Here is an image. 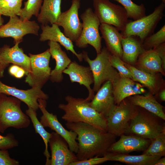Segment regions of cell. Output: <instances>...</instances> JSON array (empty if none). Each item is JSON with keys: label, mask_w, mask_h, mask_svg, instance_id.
<instances>
[{"label": "cell", "mask_w": 165, "mask_h": 165, "mask_svg": "<svg viewBox=\"0 0 165 165\" xmlns=\"http://www.w3.org/2000/svg\"><path fill=\"white\" fill-rule=\"evenodd\" d=\"M67 128L77 134L78 160L104 156L115 142V135L89 124L82 123L65 124Z\"/></svg>", "instance_id": "cell-1"}, {"label": "cell", "mask_w": 165, "mask_h": 165, "mask_svg": "<svg viewBox=\"0 0 165 165\" xmlns=\"http://www.w3.org/2000/svg\"><path fill=\"white\" fill-rule=\"evenodd\" d=\"M65 98L67 103L60 104L58 108L64 112L61 118L66 123H86L107 131L106 118L90 106V101L70 95Z\"/></svg>", "instance_id": "cell-2"}, {"label": "cell", "mask_w": 165, "mask_h": 165, "mask_svg": "<svg viewBox=\"0 0 165 165\" xmlns=\"http://www.w3.org/2000/svg\"><path fill=\"white\" fill-rule=\"evenodd\" d=\"M21 103L15 97L0 94V132L3 133L10 127L20 129L29 127L30 120L22 112Z\"/></svg>", "instance_id": "cell-3"}, {"label": "cell", "mask_w": 165, "mask_h": 165, "mask_svg": "<svg viewBox=\"0 0 165 165\" xmlns=\"http://www.w3.org/2000/svg\"><path fill=\"white\" fill-rule=\"evenodd\" d=\"M82 53L83 59L89 64L93 74L94 92H97L105 82L109 81L113 83L119 78V73L112 66L109 59L110 53L106 47H103L93 60L89 58L87 52L83 51Z\"/></svg>", "instance_id": "cell-4"}, {"label": "cell", "mask_w": 165, "mask_h": 165, "mask_svg": "<svg viewBox=\"0 0 165 165\" xmlns=\"http://www.w3.org/2000/svg\"><path fill=\"white\" fill-rule=\"evenodd\" d=\"M138 108V106L133 105L127 98L119 105H115L106 117L107 131L115 136L125 133Z\"/></svg>", "instance_id": "cell-5"}, {"label": "cell", "mask_w": 165, "mask_h": 165, "mask_svg": "<svg viewBox=\"0 0 165 165\" xmlns=\"http://www.w3.org/2000/svg\"><path fill=\"white\" fill-rule=\"evenodd\" d=\"M142 108V110L138 107L125 133L135 134L151 141L165 131V127L152 113Z\"/></svg>", "instance_id": "cell-6"}, {"label": "cell", "mask_w": 165, "mask_h": 165, "mask_svg": "<svg viewBox=\"0 0 165 165\" xmlns=\"http://www.w3.org/2000/svg\"><path fill=\"white\" fill-rule=\"evenodd\" d=\"M165 4L162 2L153 12L135 20H131L121 32L123 37L130 36L138 37L143 42L145 39L152 34L158 24L164 16Z\"/></svg>", "instance_id": "cell-7"}, {"label": "cell", "mask_w": 165, "mask_h": 165, "mask_svg": "<svg viewBox=\"0 0 165 165\" xmlns=\"http://www.w3.org/2000/svg\"><path fill=\"white\" fill-rule=\"evenodd\" d=\"M93 2L94 12L101 24L112 25L121 32L132 20L129 19L126 10L121 6L109 0H93Z\"/></svg>", "instance_id": "cell-8"}, {"label": "cell", "mask_w": 165, "mask_h": 165, "mask_svg": "<svg viewBox=\"0 0 165 165\" xmlns=\"http://www.w3.org/2000/svg\"><path fill=\"white\" fill-rule=\"evenodd\" d=\"M82 29L80 36L75 42L76 46L85 48L90 45L95 49L97 54L102 49V37L99 32L101 24L98 17L91 8H88L81 15Z\"/></svg>", "instance_id": "cell-9"}, {"label": "cell", "mask_w": 165, "mask_h": 165, "mask_svg": "<svg viewBox=\"0 0 165 165\" xmlns=\"http://www.w3.org/2000/svg\"><path fill=\"white\" fill-rule=\"evenodd\" d=\"M29 55L31 71L26 75L25 82L31 87L42 88L50 79L51 71L49 66L51 56L49 49L38 54L29 53Z\"/></svg>", "instance_id": "cell-10"}, {"label": "cell", "mask_w": 165, "mask_h": 165, "mask_svg": "<svg viewBox=\"0 0 165 165\" xmlns=\"http://www.w3.org/2000/svg\"><path fill=\"white\" fill-rule=\"evenodd\" d=\"M39 29V25L35 21L23 20L15 16L10 17L6 24L0 27V38L11 37L13 39L14 44L20 43L27 35H38Z\"/></svg>", "instance_id": "cell-11"}, {"label": "cell", "mask_w": 165, "mask_h": 165, "mask_svg": "<svg viewBox=\"0 0 165 165\" xmlns=\"http://www.w3.org/2000/svg\"><path fill=\"white\" fill-rule=\"evenodd\" d=\"M39 108L42 112L40 122L44 127H49L61 136L66 141L69 149L73 152L78 151V142L76 141L77 134L75 132L65 129L59 121L56 115L49 112L46 109V100L38 99Z\"/></svg>", "instance_id": "cell-12"}, {"label": "cell", "mask_w": 165, "mask_h": 165, "mask_svg": "<svg viewBox=\"0 0 165 165\" xmlns=\"http://www.w3.org/2000/svg\"><path fill=\"white\" fill-rule=\"evenodd\" d=\"M81 0H72L70 8L61 12L56 23L64 29V34L72 42L79 38L82 29V23L79 20V10Z\"/></svg>", "instance_id": "cell-13"}, {"label": "cell", "mask_w": 165, "mask_h": 165, "mask_svg": "<svg viewBox=\"0 0 165 165\" xmlns=\"http://www.w3.org/2000/svg\"><path fill=\"white\" fill-rule=\"evenodd\" d=\"M51 133L48 142L51 151L50 165H70L77 160L64 139L55 132Z\"/></svg>", "instance_id": "cell-14"}, {"label": "cell", "mask_w": 165, "mask_h": 165, "mask_svg": "<svg viewBox=\"0 0 165 165\" xmlns=\"http://www.w3.org/2000/svg\"><path fill=\"white\" fill-rule=\"evenodd\" d=\"M39 86L31 87L27 90L19 89L14 87L8 86L0 81V94L11 95L24 103L28 108L35 111L38 109V99L48 100V95L44 93Z\"/></svg>", "instance_id": "cell-15"}, {"label": "cell", "mask_w": 165, "mask_h": 165, "mask_svg": "<svg viewBox=\"0 0 165 165\" xmlns=\"http://www.w3.org/2000/svg\"><path fill=\"white\" fill-rule=\"evenodd\" d=\"M19 43L11 47L5 45L0 48V63L5 68L10 63L18 65L25 70L27 75L31 71L30 58L19 47Z\"/></svg>", "instance_id": "cell-16"}, {"label": "cell", "mask_w": 165, "mask_h": 165, "mask_svg": "<svg viewBox=\"0 0 165 165\" xmlns=\"http://www.w3.org/2000/svg\"><path fill=\"white\" fill-rule=\"evenodd\" d=\"M112 84L116 105H119L122 101L129 97L142 94L146 92L144 86L141 84L120 74L119 78Z\"/></svg>", "instance_id": "cell-17"}, {"label": "cell", "mask_w": 165, "mask_h": 165, "mask_svg": "<svg viewBox=\"0 0 165 165\" xmlns=\"http://www.w3.org/2000/svg\"><path fill=\"white\" fill-rule=\"evenodd\" d=\"M63 73L69 75L71 82H77L85 86L89 92L86 99L90 101L92 100L94 96V92L90 85L94 83V79L89 66L79 65L75 61H72Z\"/></svg>", "instance_id": "cell-18"}, {"label": "cell", "mask_w": 165, "mask_h": 165, "mask_svg": "<svg viewBox=\"0 0 165 165\" xmlns=\"http://www.w3.org/2000/svg\"><path fill=\"white\" fill-rule=\"evenodd\" d=\"M119 139L114 142L108 152L126 153L134 151L145 150L151 143V140L136 135H121Z\"/></svg>", "instance_id": "cell-19"}, {"label": "cell", "mask_w": 165, "mask_h": 165, "mask_svg": "<svg viewBox=\"0 0 165 165\" xmlns=\"http://www.w3.org/2000/svg\"><path fill=\"white\" fill-rule=\"evenodd\" d=\"M125 66L131 72L132 80L147 87L149 93L154 95L158 94L164 86L161 74H151L140 70L134 66L124 62Z\"/></svg>", "instance_id": "cell-20"}, {"label": "cell", "mask_w": 165, "mask_h": 165, "mask_svg": "<svg viewBox=\"0 0 165 165\" xmlns=\"http://www.w3.org/2000/svg\"><path fill=\"white\" fill-rule=\"evenodd\" d=\"M41 28L42 32L40 35V41L44 42L49 40L58 42L67 51H70L75 55L80 62L82 61V53H78L76 52L72 42L61 31L57 24H53L51 26L49 25H42Z\"/></svg>", "instance_id": "cell-21"}, {"label": "cell", "mask_w": 165, "mask_h": 165, "mask_svg": "<svg viewBox=\"0 0 165 165\" xmlns=\"http://www.w3.org/2000/svg\"><path fill=\"white\" fill-rule=\"evenodd\" d=\"M91 101L90 106L105 118L116 105L113 93L112 83L108 81L97 91Z\"/></svg>", "instance_id": "cell-22"}, {"label": "cell", "mask_w": 165, "mask_h": 165, "mask_svg": "<svg viewBox=\"0 0 165 165\" xmlns=\"http://www.w3.org/2000/svg\"><path fill=\"white\" fill-rule=\"evenodd\" d=\"M48 45L51 56L56 63L54 69L51 71L50 79L53 82H60L63 79V71L72 61L58 43L49 41Z\"/></svg>", "instance_id": "cell-23"}, {"label": "cell", "mask_w": 165, "mask_h": 165, "mask_svg": "<svg viewBox=\"0 0 165 165\" xmlns=\"http://www.w3.org/2000/svg\"><path fill=\"white\" fill-rule=\"evenodd\" d=\"M106 47L110 53L121 59L123 50L121 40L123 37L121 33L114 26L101 24L99 27Z\"/></svg>", "instance_id": "cell-24"}, {"label": "cell", "mask_w": 165, "mask_h": 165, "mask_svg": "<svg viewBox=\"0 0 165 165\" xmlns=\"http://www.w3.org/2000/svg\"><path fill=\"white\" fill-rule=\"evenodd\" d=\"M134 66L148 73H160L163 76L165 75V72L162 68L161 59L158 53L153 49L145 50L139 56Z\"/></svg>", "instance_id": "cell-25"}, {"label": "cell", "mask_w": 165, "mask_h": 165, "mask_svg": "<svg viewBox=\"0 0 165 165\" xmlns=\"http://www.w3.org/2000/svg\"><path fill=\"white\" fill-rule=\"evenodd\" d=\"M121 45L123 53L121 59L124 62L134 66L139 56L145 50L142 42L135 36L123 37Z\"/></svg>", "instance_id": "cell-26"}, {"label": "cell", "mask_w": 165, "mask_h": 165, "mask_svg": "<svg viewBox=\"0 0 165 165\" xmlns=\"http://www.w3.org/2000/svg\"><path fill=\"white\" fill-rule=\"evenodd\" d=\"M133 105L142 108L163 120H165L163 107L149 93L144 95L136 94L127 98Z\"/></svg>", "instance_id": "cell-27"}, {"label": "cell", "mask_w": 165, "mask_h": 165, "mask_svg": "<svg viewBox=\"0 0 165 165\" xmlns=\"http://www.w3.org/2000/svg\"><path fill=\"white\" fill-rule=\"evenodd\" d=\"M62 0H43L37 17L38 22L42 25L56 24L61 13Z\"/></svg>", "instance_id": "cell-28"}, {"label": "cell", "mask_w": 165, "mask_h": 165, "mask_svg": "<svg viewBox=\"0 0 165 165\" xmlns=\"http://www.w3.org/2000/svg\"><path fill=\"white\" fill-rule=\"evenodd\" d=\"M104 156L108 161H117L133 165H154L161 157L143 154L141 155H130L125 153L107 152Z\"/></svg>", "instance_id": "cell-29"}, {"label": "cell", "mask_w": 165, "mask_h": 165, "mask_svg": "<svg viewBox=\"0 0 165 165\" xmlns=\"http://www.w3.org/2000/svg\"><path fill=\"white\" fill-rule=\"evenodd\" d=\"M36 112L32 108H28L26 111V114L31 119L35 133L39 134L44 141L45 147L44 154L46 158L45 165H50V158L51 156L48 150V144L51 133L48 132L45 130L44 127L38 119Z\"/></svg>", "instance_id": "cell-30"}, {"label": "cell", "mask_w": 165, "mask_h": 165, "mask_svg": "<svg viewBox=\"0 0 165 165\" xmlns=\"http://www.w3.org/2000/svg\"><path fill=\"white\" fill-rule=\"evenodd\" d=\"M114 0L123 6L129 18L135 20L146 16V8L143 3L137 5L132 0Z\"/></svg>", "instance_id": "cell-31"}, {"label": "cell", "mask_w": 165, "mask_h": 165, "mask_svg": "<svg viewBox=\"0 0 165 165\" xmlns=\"http://www.w3.org/2000/svg\"><path fill=\"white\" fill-rule=\"evenodd\" d=\"M143 154L160 157L165 155V131L159 134L151 141Z\"/></svg>", "instance_id": "cell-32"}, {"label": "cell", "mask_w": 165, "mask_h": 165, "mask_svg": "<svg viewBox=\"0 0 165 165\" xmlns=\"http://www.w3.org/2000/svg\"><path fill=\"white\" fill-rule=\"evenodd\" d=\"M23 0H0V15L20 16Z\"/></svg>", "instance_id": "cell-33"}, {"label": "cell", "mask_w": 165, "mask_h": 165, "mask_svg": "<svg viewBox=\"0 0 165 165\" xmlns=\"http://www.w3.org/2000/svg\"><path fill=\"white\" fill-rule=\"evenodd\" d=\"M42 2L43 0H27L24 2L20 18L23 20H29L33 16L37 17Z\"/></svg>", "instance_id": "cell-34"}, {"label": "cell", "mask_w": 165, "mask_h": 165, "mask_svg": "<svg viewBox=\"0 0 165 165\" xmlns=\"http://www.w3.org/2000/svg\"><path fill=\"white\" fill-rule=\"evenodd\" d=\"M165 42V25L156 33L152 34L144 39L142 46L145 50L152 49Z\"/></svg>", "instance_id": "cell-35"}, {"label": "cell", "mask_w": 165, "mask_h": 165, "mask_svg": "<svg viewBox=\"0 0 165 165\" xmlns=\"http://www.w3.org/2000/svg\"><path fill=\"white\" fill-rule=\"evenodd\" d=\"M109 59L112 66L118 71L120 75L132 79L131 72L125 66L124 62L120 58L110 53Z\"/></svg>", "instance_id": "cell-36"}, {"label": "cell", "mask_w": 165, "mask_h": 165, "mask_svg": "<svg viewBox=\"0 0 165 165\" xmlns=\"http://www.w3.org/2000/svg\"><path fill=\"white\" fill-rule=\"evenodd\" d=\"M19 142L13 134L9 133L6 136L0 134V149L7 150L18 146Z\"/></svg>", "instance_id": "cell-37"}, {"label": "cell", "mask_w": 165, "mask_h": 165, "mask_svg": "<svg viewBox=\"0 0 165 165\" xmlns=\"http://www.w3.org/2000/svg\"><path fill=\"white\" fill-rule=\"evenodd\" d=\"M107 161H108V159L105 156L101 157L96 156L83 160H77L72 163L70 165H95Z\"/></svg>", "instance_id": "cell-38"}, {"label": "cell", "mask_w": 165, "mask_h": 165, "mask_svg": "<svg viewBox=\"0 0 165 165\" xmlns=\"http://www.w3.org/2000/svg\"><path fill=\"white\" fill-rule=\"evenodd\" d=\"M19 165V161L11 158L7 150L0 149V165Z\"/></svg>", "instance_id": "cell-39"}, {"label": "cell", "mask_w": 165, "mask_h": 165, "mask_svg": "<svg viewBox=\"0 0 165 165\" xmlns=\"http://www.w3.org/2000/svg\"><path fill=\"white\" fill-rule=\"evenodd\" d=\"M153 49L158 53L161 60L162 68L165 72V42Z\"/></svg>", "instance_id": "cell-40"}, {"label": "cell", "mask_w": 165, "mask_h": 165, "mask_svg": "<svg viewBox=\"0 0 165 165\" xmlns=\"http://www.w3.org/2000/svg\"><path fill=\"white\" fill-rule=\"evenodd\" d=\"M20 67L18 65L13 64L9 67L8 69L9 73L11 75L14 77Z\"/></svg>", "instance_id": "cell-41"}, {"label": "cell", "mask_w": 165, "mask_h": 165, "mask_svg": "<svg viewBox=\"0 0 165 165\" xmlns=\"http://www.w3.org/2000/svg\"><path fill=\"white\" fill-rule=\"evenodd\" d=\"M159 96L160 99L162 101H165V89L164 88L162 89L159 92Z\"/></svg>", "instance_id": "cell-42"}, {"label": "cell", "mask_w": 165, "mask_h": 165, "mask_svg": "<svg viewBox=\"0 0 165 165\" xmlns=\"http://www.w3.org/2000/svg\"><path fill=\"white\" fill-rule=\"evenodd\" d=\"M165 165V158L163 157H161L155 163L154 165Z\"/></svg>", "instance_id": "cell-43"}, {"label": "cell", "mask_w": 165, "mask_h": 165, "mask_svg": "<svg viewBox=\"0 0 165 165\" xmlns=\"http://www.w3.org/2000/svg\"><path fill=\"white\" fill-rule=\"evenodd\" d=\"M5 68L0 63V78L4 76V73Z\"/></svg>", "instance_id": "cell-44"}, {"label": "cell", "mask_w": 165, "mask_h": 165, "mask_svg": "<svg viewBox=\"0 0 165 165\" xmlns=\"http://www.w3.org/2000/svg\"><path fill=\"white\" fill-rule=\"evenodd\" d=\"M4 22V20L1 15H0V27L3 25Z\"/></svg>", "instance_id": "cell-45"}, {"label": "cell", "mask_w": 165, "mask_h": 165, "mask_svg": "<svg viewBox=\"0 0 165 165\" xmlns=\"http://www.w3.org/2000/svg\"><path fill=\"white\" fill-rule=\"evenodd\" d=\"M162 1V2H163L165 4V0H160Z\"/></svg>", "instance_id": "cell-46"}]
</instances>
